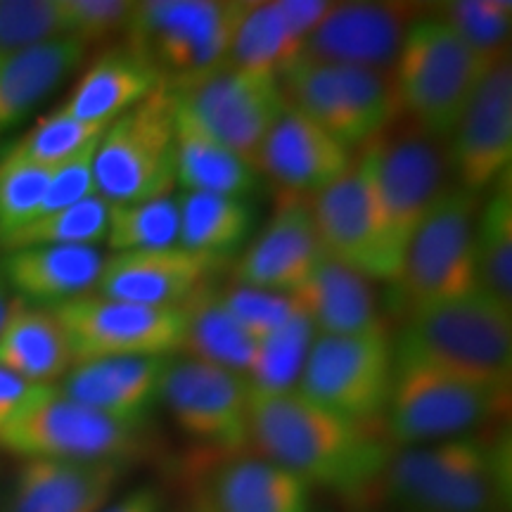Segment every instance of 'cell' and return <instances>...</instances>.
<instances>
[{"label": "cell", "mask_w": 512, "mask_h": 512, "mask_svg": "<svg viewBox=\"0 0 512 512\" xmlns=\"http://www.w3.org/2000/svg\"><path fill=\"white\" fill-rule=\"evenodd\" d=\"M249 444L311 489L320 486L354 501L382 484L394 453L387 432L325 411L297 389H249Z\"/></svg>", "instance_id": "cell-1"}, {"label": "cell", "mask_w": 512, "mask_h": 512, "mask_svg": "<svg viewBox=\"0 0 512 512\" xmlns=\"http://www.w3.org/2000/svg\"><path fill=\"white\" fill-rule=\"evenodd\" d=\"M396 512H508L512 501L510 432H477L399 448L382 484Z\"/></svg>", "instance_id": "cell-2"}, {"label": "cell", "mask_w": 512, "mask_h": 512, "mask_svg": "<svg viewBox=\"0 0 512 512\" xmlns=\"http://www.w3.org/2000/svg\"><path fill=\"white\" fill-rule=\"evenodd\" d=\"M394 368H425L467 380L510 384L512 311L484 292L408 313L392 339Z\"/></svg>", "instance_id": "cell-3"}, {"label": "cell", "mask_w": 512, "mask_h": 512, "mask_svg": "<svg viewBox=\"0 0 512 512\" xmlns=\"http://www.w3.org/2000/svg\"><path fill=\"white\" fill-rule=\"evenodd\" d=\"M247 3L235 0H145L133 3L128 48L150 62L169 91L228 62Z\"/></svg>", "instance_id": "cell-4"}, {"label": "cell", "mask_w": 512, "mask_h": 512, "mask_svg": "<svg viewBox=\"0 0 512 512\" xmlns=\"http://www.w3.org/2000/svg\"><path fill=\"white\" fill-rule=\"evenodd\" d=\"M489 69L444 19H415L394 64L401 112L411 117L413 126L444 143Z\"/></svg>", "instance_id": "cell-5"}, {"label": "cell", "mask_w": 512, "mask_h": 512, "mask_svg": "<svg viewBox=\"0 0 512 512\" xmlns=\"http://www.w3.org/2000/svg\"><path fill=\"white\" fill-rule=\"evenodd\" d=\"M510 384L467 380L425 368H394L387 437L392 446H425L482 432L508 413Z\"/></svg>", "instance_id": "cell-6"}, {"label": "cell", "mask_w": 512, "mask_h": 512, "mask_svg": "<svg viewBox=\"0 0 512 512\" xmlns=\"http://www.w3.org/2000/svg\"><path fill=\"white\" fill-rule=\"evenodd\" d=\"M95 192L110 204L157 200L176 185L174 95L166 86L102 131L93 152Z\"/></svg>", "instance_id": "cell-7"}, {"label": "cell", "mask_w": 512, "mask_h": 512, "mask_svg": "<svg viewBox=\"0 0 512 512\" xmlns=\"http://www.w3.org/2000/svg\"><path fill=\"white\" fill-rule=\"evenodd\" d=\"M143 425L110 418L69 399L55 384L0 430V448L27 460L124 463L140 451Z\"/></svg>", "instance_id": "cell-8"}, {"label": "cell", "mask_w": 512, "mask_h": 512, "mask_svg": "<svg viewBox=\"0 0 512 512\" xmlns=\"http://www.w3.org/2000/svg\"><path fill=\"white\" fill-rule=\"evenodd\" d=\"M482 195L448 188L415 230L396 278L408 313L477 290L475 226Z\"/></svg>", "instance_id": "cell-9"}, {"label": "cell", "mask_w": 512, "mask_h": 512, "mask_svg": "<svg viewBox=\"0 0 512 512\" xmlns=\"http://www.w3.org/2000/svg\"><path fill=\"white\" fill-rule=\"evenodd\" d=\"M311 214L325 256L354 268L368 280L396 283L399 259L389 245L377 197L373 145L363 147L337 181L316 192Z\"/></svg>", "instance_id": "cell-10"}, {"label": "cell", "mask_w": 512, "mask_h": 512, "mask_svg": "<svg viewBox=\"0 0 512 512\" xmlns=\"http://www.w3.org/2000/svg\"><path fill=\"white\" fill-rule=\"evenodd\" d=\"M392 387V337L316 335L297 392L325 411L375 425L387 413Z\"/></svg>", "instance_id": "cell-11"}, {"label": "cell", "mask_w": 512, "mask_h": 512, "mask_svg": "<svg viewBox=\"0 0 512 512\" xmlns=\"http://www.w3.org/2000/svg\"><path fill=\"white\" fill-rule=\"evenodd\" d=\"M375 188L399 271L403 252L446 188L448 155L441 140L408 124L373 140Z\"/></svg>", "instance_id": "cell-12"}, {"label": "cell", "mask_w": 512, "mask_h": 512, "mask_svg": "<svg viewBox=\"0 0 512 512\" xmlns=\"http://www.w3.org/2000/svg\"><path fill=\"white\" fill-rule=\"evenodd\" d=\"M67 335L72 366L102 358L171 356L181 351V309H157L86 294L50 309Z\"/></svg>", "instance_id": "cell-13"}, {"label": "cell", "mask_w": 512, "mask_h": 512, "mask_svg": "<svg viewBox=\"0 0 512 512\" xmlns=\"http://www.w3.org/2000/svg\"><path fill=\"white\" fill-rule=\"evenodd\" d=\"M171 93L204 131L254 169L261 145L287 107L278 79L228 64Z\"/></svg>", "instance_id": "cell-14"}, {"label": "cell", "mask_w": 512, "mask_h": 512, "mask_svg": "<svg viewBox=\"0 0 512 512\" xmlns=\"http://www.w3.org/2000/svg\"><path fill=\"white\" fill-rule=\"evenodd\" d=\"M159 401L183 434L214 451L249 444V382L245 375L195 358L169 361Z\"/></svg>", "instance_id": "cell-15"}, {"label": "cell", "mask_w": 512, "mask_h": 512, "mask_svg": "<svg viewBox=\"0 0 512 512\" xmlns=\"http://www.w3.org/2000/svg\"><path fill=\"white\" fill-rule=\"evenodd\" d=\"M448 166L456 188L484 195L512 166V67L494 64L451 133Z\"/></svg>", "instance_id": "cell-16"}, {"label": "cell", "mask_w": 512, "mask_h": 512, "mask_svg": "<svg viewBox=\"0 0 512 512\" xmlns=\"http://www.w3.org/2000/svg\"><path fill=\"white\" fill-rule=\"evenodd\" d=\"M413 22V5L335 3L320 27L306 38L302 57L325 64L394 69Z\"/></svg>", "instance_id": "cell-17"}, {"label": "cell", "mask_w": 512, "mask_h": 512, "mask_svg": "<svg viewBox=\"0 0 512 512\" xmlns=\"http://www.w3.org/2000/svg\"><path fill=\"white\" fill-rule=\"evenodd\" d=\"M226 266L228 259L190 252L181 245L117 252L105 259L95 292L121 302L176 309Z\"/></svg>", "instance_id": "cell-18"}, {"label": "cell", "mask_w": 512, "mask_h": 512, "mask_svg": "<svg viewBox=\"0 0 512 512\" xmlns=\"http://www.w3.org/2000/svg\"><path fill=\"white\" fill-rule=\"evenodd\" d=\"M323 256L311 207L297 197L280 204L259 238L235 264V285L294 294Z\"/></svg>", "instance_id": "cell-19"}, {"label": "cell", "mask_w": 512, "mask_h": 512, "mask_svg": "<svg viewBox=\"0 0 512 512\" xmlns=\"http://www.w3.org/2000/svg\"><path fill=\"white\" fill-rule=\"evenodd\" d=\"M169 361L171 356H124L76 363L60 389L93 411L131 425H145L162 394Z\"/></svg>", "instance_id": "cell-20"}, {"label": "cell", "mask_w": 512, "mask_h": 512, "mask_svg": "<svg viewBox=\"0 0 512 512\" xmlns=\"http://www.w3.org/2000/svg\"><path fill=\"white\" fill-rule=\"evenodd\" d=\"M351 164V152L323 128L285 107L261 145L256 171L271 176L294 195L320 192L337 181Z\"/></svg>", "instance_id": "cell-21"}, {"label": "cell", "mask_w": 512, "mask_h": 512, "mask_svg": "<svg viewBox=\"0 0 512 512\" xmlns=\"http://www.w3.org/2000/svg\"><path fill=\"white\" fill-rule=\"evenodd\" d=\"M124 475V463L27 460L12 484L8 512H100Z\"/></svg>", "instance_id": "cell-22"}, {"label": "cell", "mask_w": 512, "mask_h": 512, "mask_svg": "<svg viewBox=\"0 0 512 512\" xmlns=\"http://www.w3.org/2000/svg\"><path fill=\"white\" fill-rule=\"evenodd\" d=\"M294 297L318 335H387L370 280L330 256H320Z\"/></svg>", "instance_id": "cell-23"}, {"label": "cell", "mask_w": 512, "mask_h": 512, "mask_svg": "<svg viewBox=\"0 0 512 512\" xmlns=\"http://www.w3.org/2000/svg\"><path fill=\"white\" fill-rule=\"evenodd\" d=\"M105 256L98 247L41 245L12 249L0 264L5 283L34 304H64L98 287Z\"/></svg>", "instance_id": "cell-24"}, {"label": "cell", "mask_w": 512, "mask_h": 512, "mask_svg": "<svg viewBox=\"0 0 512 512\" xmlns=\"http://www.w3.org/2000/svg\"><path fill=\"white\" fill-rule=\"evenodd\" d=\"M162 86L155 67L138 53L112 50L86 69L62 112L83 124L107 128Z\"/></svg>", "instance_id": "cell-25"}, {"label": "cell", "mask_w": 512, "mask_h": 512, "mask_svg": "<svg viewBox=\"0 0 512 512\" xmlns=\"http://www.w3.org/2000/svg\"><path fill=\"white\" fill-rule=\"evenodd\" d=\"M86 43L55 36L0 55V131L15 126L79 67Z\"/></svg>", "instance_id": "cell-26"}, {"label": "cell", "mask_w": 512, "mask_h": 512, "mask_svg": "<svg viewBox=\"0 0 512 512\" xmlns=\"http://www.w3.org/2000/svg\"><path fill=\"white\" fill-rule=\"evenodd\" d=\"M174 95V93H171ZM176 183L185 192H209L247 200L259 185V171L197 124L174 98Z\"/></svg>", "instance_id": "cell-27"}, {"label": "cell", "mask_w": 512, "mask_h": 512, "mask_svg": "<svg viewBox=\"0 0 512 512\" xmlns=\"http://www.w3.org/2000/svg\"><path fill=\"white\" fill-rule=\"evenodd\" d=\"M211 512H311V486L266 458H233L211 484Z\"/></svg>", "instance_id": "cell-28"}, {"label": "cell", "mask_w": 512, "mask_h": 512, "mask_svg": "<svg viewBox=\"0 0 512 512\" xmlns=\"http://www.w3.org/2000/svg\"><path fill=\"white\" fill-rule=\"evenodd\" d=\"M178 309L183 316L181 351L185 358H195L245 377L252 373L259 342L230 316L219 292L204 285Z\"/></svg>", "instance_id": "cell-29"}, {"label": "cell", "mask_w": 512, "mask_h": 512, "mask_svg": "<svg viewBox=\"0 0 512 512\" xmlns=\"http://www.w3.org/2000/svg\"><path fill=\"white\" fill-rule=\"evenodd\" d=\"M0 366L34 384H50L72 368V351L50 309L12 304L0 330Z\"/></svg>", "instance_id": "cell-30"}, {"label": "cell", "mask_w": 512, "mask_h": 512, "mask_svg": "<svg viewBox=\"0 0 512 512\" xmlns=\"http://www.w3.org/2000/svg\"><path fill=\"white\" fill-rule=\"evenodd\" d=\"M477 290L512 311V176L486 190L475 226Z\"/></svg>", "instance_id": "cell-31"}, {"label": "cell", "mask_w": 512, "mask_h": 512, "mask_svg": "<svg viewBox=\"0 0 512 512\" xmlns=\"http://www.w3.org/2000/svg\"><path fill=\"white\" fill-rule=\"evenodd\" d=\"M181 204L178 245L190 252L228 259L245 245L254 228L249 200L209 192H185Z\"/></svg>", "instance_id": "cell-32"}, {"label": "cell", "mask_w": 512, "mask_h": 512, "mask_svg": "<svg viewBox=\"0 0 512 512\" xmlns=\"http://www.w3.org/2000/svg\"><path fill=\"white\" fill-rule=\"evenodd\" d=\"M302 53L304 41L287 24L278 3H247L226 64L242 72L278 79Z\"/></svg>", "instance_id": "cell-33"}, {"label": "cell", "mask_w": 512, "mask_h": 512, "mask_svg": "<svg viewBox=\"0 0 512 512\" xmlns=\"http://www.w3.org/2000/svg\"><path fill=\"white\" fill-rule=\"evenodd\" d=\"M181 204L166 195L157 200L110 204L107 245L117 252H150L178 245Z\"/></svg>", "instance_id": "cell-34"}, {"label": "cell", "mask_w": 512, "mask_h": 512, "mask_svg": "<svg viewBox=\"0 0 512 512\" xmlns=\"http://www.w3.org/2000/svg\"><path fill=\"white\" fill-rule=\"evenodd\" d=\"M107 223H110V202L102 200L100 195H93L72 207L34 219L15 235H10L0 247H5L8 252L41 245L95 247L105 240Z\"/></svg>", "instance_id": "cell-35"}, {"label": "cell", "mask_w": 512, "mask_h": 512, "mask_svg": "<svg viewBox=\"0 0 512 512\" xmlns=\"http://www.w3.org/2000/svg\"><path fill=\"white\" fill-rule=\"evenodd\" d=\"M316 335V328H313L311 320L304 313V316L292 320L290 325H285L283 330L261 339L256 363L252 373L247 375L249 389L273 394L297 389L306 356H309Z\"/></svg>", "instance_id": "cell-36"}, {"label": "cell", "mask_w": 512, "mask_h": 512, "mask_svg": "<svg viewBox=\"0 0 512 512\" xmlns=\"http://www.w3.org/2000/svg\"><path fill=\"white\" fill-rule=\"evenodd\" d=\"M439 17L489 67L508 60L512 3H503V0H458V3L444 5V12Z\"/></svg>", "instance_id": "cell-37"}, {"label": "cell", "mask_w": 512, "mask_h": 512, "mask_svg": "<svg viewBox=\"0 0 512 512\" xmlns=\"http://www.w3.org/2000/svg\"><path fill=\"white\" fill-rule=\"evenodd\" d=\"M102 131H105L102 126L83 124V121L69 117L67 112L57 110L38 121L5 157L53 169L98 143Z\"/></svg>", "instance_id": "cell-38"}, {"label": "cell", "mask_w": 512, "mask_h": 512, "mask_svg": "<svg viewBox=\"0 0 512 512\" xmlns=\"http://www.w3.org/2000/svg\"><path fill=\"white\" fill-rule=\"evenodd\" d=\"M50 171L53 169L22 159H0V245L36 219L46 197Z\"/></svg>", "instance_id": "cell-39"}, {"label": "cell", "mask_w": 512, "mask_h": 512, "mask_svg": "<svg viewBox=\"0 0 512 512\" xmlns=\"http://www.w3.org/2000/svg\"><path fill=\"white\" fill-rule=\"evenodd\" d=\"M219 294L230 316L238 320L256 342L271 337L273 332L283 330L292 320L304 316L302 304L297 302L294 294L245 285H230L226 290H219Z\"/></svg>", "instance_id": "cell-40"}, {"label": "cell", "mask_w": 512, "mask_h": 512, "mask_svg": "<svg viewBox=\"0 0 512 512\" xmlns=\"http://www.w3.org/2000/svg\"><path fill=\"white\" fill-rule=\"evenodd\" d=\"M62 34L57 0H0V55Z\"/></svg>", "instance_id": "cell-41"}, {"label": "cell", "mask_w": 512, "mask_h": 512, "mask_svg": "<svg viewBox=\"0 0 512 512\" xmlns=\"http://www.w3.org/2000/svg\"><path fill=\"white\" fill-rule=\"evenodd\" d=\"M62 34L88 43L126 31L133 15L128 0H57Z\"/></svg>", "instance_id": "cell-42"}, {"label": "cell", "mask_w": 512, "mask_h": 512, "mask_svg": "<svg viewBox=\"0 0 512 512\" xmlns=\"http://www.w3.org/2000/svg\"><path fill=\"white\" fill-rule=\"evenodd\" d=\"M95 145L86 147V150L79 152V155L72 159H67V162L53 166L48 188H46V197H43L41 211H38L36 219L98 195V192H95V178H93Z\"/></svg>", "instance_id": "cell-43"}, {"label": "cell", "mask_w": 512, "mask_h": 512, "mask_svg": "<svg viewBox=\"0 0 512 512\" xmlns=\"http://www.w3.org/2000/svg\"><path fill=\"white\" fill-rule=\"evenodd\" d=\"M43 387L46 384H34L0 366V430L10 425L41 394Z\"/></svg>", "instance_id": "cell-44"}, {"label": "cell", "mask_w": 512, "mask_h": 512, "mask_svg": "<svg viewBox=\"0 0 512 512\" xmlns=\"http://www.w3.org/2000/svg\"><path fill=\"white\" fill-rule=\"evenodd\" d=\"M278 5L294 34L306 43V38L320 27V22L328 17L335 3H328V0H278Z\"/></svg>", "instance_id": "cell-45"}, {"label": "cell", "mask_w": 512, "mask_h": 512, "mask_svg": "<svg viewBox=\"0 0 512 512\" xmlns=\"http://www.w3.org/2000/svg\"><path fill=\"white\" fill-rule=\"evenodd\" d=\"M100 512H164V503L155 489L143 486V489H136L119 498L117 503L105 505Z\"/></svg>", "instance_id": "cell-46"}, {"label": "cell", "mask_w": 512, "mask_h": 512, "mask_svg": "<svg viewBox=\"0 0 512 512\" xmlns=\"http://www.w3.org/2000/svg\"><path fill=\"white\" fill-rule=\"evenodd\" d=\"M10 311H12V304L8 299V283H5L3 273H0V330H3V325H5V320H8Z\"/></svg>", "instance_id": "cell-47"}, {"label": "cell", "mask_w": 512, "mask_h": 512, "mask_svg": "<svg viewBox=\"0 0 512 512\" xmlns=\"http://www.w3.org/2000/svg\"><path fill=\"white\" fill-rule=\"evenodd\" d=\"M197 512H211V510H209V508H200Z\"/></svg>", "instance_id": "cell-48"}]
</instances>
